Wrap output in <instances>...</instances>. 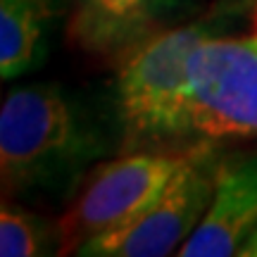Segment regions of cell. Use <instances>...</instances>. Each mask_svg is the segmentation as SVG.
I'll list each match as a JSON object with an SVG mask.
<instances>
[{
  "label": "cell",
  "instance_id": "cell-7",
  "mask_svg": "<svg viewBox=\"0 0 257 257\" xmlns=\"http://www.w3.org/2000/svg\"><path fill=\"white\" fill-rule=\"evenodd\" d=\"M176 0H76L74 38L93 53L128 55L160 29Z\"/></svg>",
  "mask_w": 257,
  "mask_h": 257
},
{
  "label": "cell",
  "instance_id": "cell-2",
  "mask_svg": "<svg viewBox=\"0 0 257 257\" xmlns=\"http://www.w3.org/2000/svg\"><path fill=\"white\" fill-rule=\"evenodd\" d=\"M219 160L207 141L195 143L191 157L165 191L134 221L117 231L86 240L79 255L162 257L184 245L210 207Z\"/></svg>",
  "mask_w": 257,
  "mask_h": 257
},
{
  "label": "cell",
  "instance_id": "cell-6",
  "mask_svg": "<svg viewBox=\"0 0 257 257\" xmlns=\"http://www.w3.org/2000/svg\"><path fill=\"white\" fill-rule=\"evenodd\" d=\"M257 226V155L219 162L210 207L188 240L184 257L238 255L240 243Z\"/></svg>",
  "mask_w": 257,
  "mask_h": 257
},
{
  "label": "cell",
  "instance_id": "cell-8",
  "mask_svg": "<svg viewBox=\"0 0 257 257\" xmlns=\"http://www.w3.org/2000/svg\"><path fill=\"white\" fill-rule=\"evenodd\" d=\"M48 0H0V74L12 79L34 64Z\"/></svg>",
  "mask_w": 257,
  "mask_h": 257
},
{
  "label": "cell",
  "instance_id": "cell-1",
  "mask_svg": "<svg viewBox=\"0 0 257 257\" xmlns=\"http://www.w3.org/2000/svg\"><path fill=\"white\" fill-rule=\"evenodd\" d=\"M202 38L198 27L165 29L126 55L117 93L131 148L193 138L188 57Z\"/></svg>",
  "mask_w": 257,
  "mask_h": 257
},
{
  "label": "cell",
  "instance_id": "cell-10",
  "mask_svg": "<svg viewBox=\"0 0 257 257\" xmlns=\"http://www.w3.org/2000/svg\"><path fill=\"white\" fill-rule=\"evenodd\" d=\"M238 255H243V257H257V226L250 231L248 238L240 243Z\"/></svg>",
  "mask_w": 257,
  "mask_h": 257
},
{
  "label": "cell",
  "instance_id": "cell-11",
  "mask_svg": "<svg viewBox=\"0 0 257 257\" xmlns=\"http://www.w3.org/2000/svg\"><path fill=\"white\" fill-rule=\"evenodd\" d=\"M255 43H257V19H255Z\"/></svg>",
  "mask_w": 257,
  "mask_h": 257
},
{
  "label": "cell",
  "instance_id": "cell-5",
  "mask_svg": "<svg viewBox=\"0 0 257 257\" xmlns=\"http://www.w3.org/2000/svg\"><path fill=\"white\" fill-rule=\"evenodd\" d=\"M76 138L69 105L50 88H24L0 110V172L3 186L29 181L38 169L64 155Z\"/></svg>",
  "mask_w": 257,
  "mask_h": 257
},
{
  "label": "cell",
  "instance_id": "cell-4",
  "mask_svg": "<svg viewBox=\"0 0 257 257\" xmlns=\"http://www.w3.org/2000/svg\"><path fill=\"white\" fill-rule=\"evenodd\" d=\"M193 136H257V43L202 38L188 57Z\"/></svg>",
  "mask_w": 257,
  "mask_h": 257
},
{
  "label": "cell",
  "instance_id": "cell-9",
  "mask_svg": "<svg viewBox=\"0 0 257 257\" xmlns=\"http://www.w3.org/2000/svg\"><path fill=\"white\" fill-rule=\"evenodd\" d=\"M43 252V229L31 214L3 207L0 212V255L31 257Z\"/></svg>",
  "mask_w": 257,
  "mask_h": 257
},
{
  "label": "cell",
  "instance_id": "cell-3",
  "mask_svg": "<svg viewBox=\"0 0 257 257\" xmlns=\"http://www.w3.org/2000/svg\"><path fill=\"white\" fill-rule=\"evenodd\" d=\"M193 148L195 146L172 153H134L102 165L60 224L64 252H74L86 240L117 231L136 219L188 162Z\"/></svg>",
  "mask_w": 257,
  "mask_h": 257
}]
</instances>
